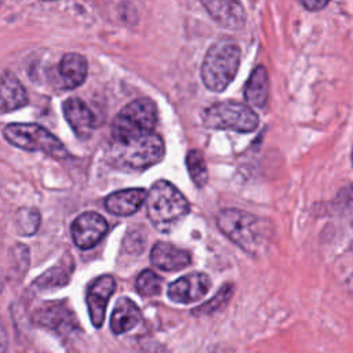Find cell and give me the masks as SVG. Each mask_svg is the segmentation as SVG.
Returning <instances> with one entry per match:
<instances>
[{
  "mask_svg": "<svg viewBox=\"0 0 353 353\" xmlns=\"http://www.w3.org/2000/svg\"><path fill=\"white\" fill-rule=\"evenodd\" d=\"M62 84L68 90H73L81 85L87 77L88 65L87 59L77 52H68L62 57L58 66Z\"/></svg>",
  "mask_w": 353,
  "mask_h": 353,
  "instance_id": "18",
  "label": "cell"
},
{
  "mask_svg": "<svg viewBox=\"0 0 353 353\" xmlns=\"http://www.w3.org/2000/svg\"><path fill=\"white\" fill-rule=\"evenodd\" d=\"M305 8L310 10V11H317L321 10L327 6L328 0H298Z\"/></svg>",
  "mask_w": 353,
  "mask_h": 353,
  "instance_id": "25",
  "label": "cell"
},
{
  "mask_svg": "<svg viewBox=\"0 0 353 353\" xmlns=\"http://www.w3.org/2000/svg\"><path fill=\"white\" fill-rule=\"evenodd\" d=\"M3 135L11 145L28 152H43L54 159H66L69 156L66 148L55 135L34 123L8 124Z\"/></svg>",
  "mask_w": 353,
  "mask_h": 353,
  "instance_id": "6",
  "label": "cell"
},
{
  "mask_svg": "<svg viewBox=\"0 0 353 353\" xmlns=\"http://www.w3.org/2000/svg\"><path fill=\"white\" fill-rule=\"evenodd\" d=\"M208 15L225 29H241L245 25V10L240 0H200Z\"/></svg>",
  "mask_w": 353,
  "mask_h": 353,
  "instance_id": "11",
  "label": "cell"
},
{
  "mask_svg": "<svg viewBox=\"0 0 353 353\" xmlns=\"http://www.w3.org/2000/svg\"><path fill=\"white\" fill-rule=\"evenodd\" d=\"M204 125L214 130H233L237 132H251L258 124V114L240 102H218L205 109L203 114Z\"/></svg>",
  "mask_w": 353,
  "mask_h": 353,
  "instance_id": "7",
  "label": "cell"
},
{
  "mask_svg": "<svg viewBox=\"0 0 353 353\" xmlns=\"http://www.w3.org/2000/svg\"><path fill=\"white\" fill-rule=\"evenodd\" d=\"M48 1H50V0H48Z\"/></svg>",
  "mask_w": 353,
  "mask_h": 353,
  "instance_id": "27",
  "label": "cell"
},
{
  "mask_svg": "<svg viewBox=\"0 0 353 353\" xmlns=\"http://www.w3.org/2000/svg\"><path fill=\"white\" fill-rule=\"evenodd\" d=\"M148 218L160 232H170L189 212L185 196L168 181L154 182L145 197Z\"/></svg>",
  "mask_w": 353,
  "mask_h": 353,
  "instance_id": "2",
  "label": "cell"
},
{
  "mask_svg": "<svg viewBox=\"0 0 353 353\" xmlns=\"http://www.w3.org/2000/svg\"><path fill=\"white\" fill-rule=\"evenodd\" d=\"M141 319H142V314L138 305L127 296L120 298L116 302L112 312L110 330L116 335L125 334L127 331L135 328L139 324Z\"/></svg>",
  "mask_w": 353,
  "mask_h": 353,
  "instance_id": "16",
  "label": "cell"
},
{
  "mask_svg": "<svg viewBox=\"0 0 353 353\" xmlns=\"http://www.w3.org/2000/svg\"><path fill=\"white\" fill-rule=\"evenodd\" d=\"M157 109L152 99L139 98L127 103L113 119L110 127L112 142L127 143L153 132Z\"/></svg>",
  "mask_w": 353,
  "mask_h": 353,
  "instance_id": "4",
  "label": "cell"
},
{
  "mask_svg": "<svg viewBox=\"0 0 353 353\" xmlns=\"http://www.w3.org/2000/svg\"><path fill=\"white\" fill-rule=\"evenodd\" d=\"M135 287L139 295L142 296H156L161 292L163 280L161 277L150 269H146L139 273L135 281Z\"/></svg>",
  "mask_w": 353,
  "mask_h": 353,
  "instance_id": "22",
  "label": "cell"
},
{
  "mask_svg": "<svg viewBox=\"0 0 353 353\" xmlns=\"http://www.w3.org/2000/svg\"><path fill=\"white\" fill-rule=\"evenodd\" d=\"M73 263H59L51 269H48L46 273H43L34 284H37L40 288H51V287H63L69 283L70 272L73 269Z\"/></svg>",
  "mask_w": 353,
  "mask_h": 353,
  "instance_id": "20",
  "label": "cell"
},
{
  "mask_svg": "<svg viewBox=\"0 0 353 353\" xmlns=\"http://www.w3.org/2000/svg\"><path fill=\"white\" fill-rule=\"evenodd\" d=\"M240 58L241 51L234 40L229 37L216 40L205 52L201 65L204 85L215 92L223 91L236 77Z\"/></svg>",
  "mask_w": 353,
  "mask_h": 353,
  "instance_id": "3",
  "label": "cell"
},
{
  "mask_svg": "<svg viewBox=\"0 0 353 353\" xmlns=\"http://www.w3.org/2000/svg\"><path fill=\"white\" fill-rule=\"evenodd\" d=\"M40 225V214L34 208H22L17 215V228L22 234L36 233Z\"/></svg>",
  "mask_w": 353,
  "mask_h": 353,
  "instance_id": "24",
  "label": "cell"
},
{
  "mask_svg": "<svg viewBox=\"0 0 353 353\" xmlns=\"http://www.w3.org/2000/svg\"><path fill=\"white\" fill-rule=\"evenodd\" d=\"M146 197V190L142 188H130L124 190H117L110 193L105 199V207L109 212L127 216L138 211V208L143 204Z\"/></svg>",
  "mask_w": 353,
  "mask_h": 353,
  "instance_id": "15",
  "label": "cell"
},
{
  "mask_svg": "<svg viewBox=\"0 0 353 353\" xmlns=\"http://www.w3.org/2000/svg\"><path fill=\"white\" fill-rule=\"evenodd\" d=\"M70 230L74 244L81 250H90L105 237L108 222L98 212L87 211L73 221Z\"/></svg>",
  "mask_w": 353,
  "mask_h": 353,
  "instance_id": "8",
  "label": "cell"
},
{
  "mask_svg": "<svg viewBox=\"0 0 353 353\" xmlns=\"http://www.w3.org/2000/svg\"><path fill=\"white\" fill-rule=\"evenodd\" d=\"M110 153L119 167L127 170H143L163 160L165 146L160 135L150 132L127 143L113 142Z\"/></svg>",
  "mask_w": 353,
  "mask_h": 353,
  "instance_id": "5",
  "label": "cell"
},
{
  "mask_svg": "<svg viewBox=\"0 0 353 353\" xmlns=\"http://www.w3.org/2000/svg\"><path fill=\"white\" fill-rule=\"evenodd\" d=\"M114 288L116 281L110 274H103L95 279L88 287L87 306L91 323L95 328H99L103 324L106 305L110 295L114 292Z\"/></svg>",
  "mask_w": 353,
  "mask_h": 353,
  "instance_id": "10",
  "label": "cell"
},
{
  "mask_svg": "<svg viewBox=\"0 0 353 353\" xmlns=\"http://www.w3.org/2000/svg\"><path fill=\"white\" fill-rule=\"evenodd\" d=\"M211 287V280L205 273L193 272L171 283L167 294L172 302L192 303L204 298Z\"/></svg>",
  "mask_w": 353,
  "mask_h": 353,
  "instance_id": "9",
  "label": "cell"
},
{
  "mask_svg": "<svg viewBox=\"0 0 353 353\" xmlns=\"http://www.w3.org/2000/svg\"><path fill=\"white\" fill-rule=\"evenodd\" d=\"M28 103V92L22 83L11 73H0V109L15 110Z\"/></svg>",
  "mask_w": 353,
  "mask_h": 353,
  "instance_id": "17",
  "label": "cell"
},
{
  "mask_svg": "<svg viewBox=\"0 0 353 353\" xmlns=\"http://www.w3.org/2000/svg\"><path fill=\"white\" fill-rule=\"evenodd\" d=\"M232 295H233V285L225 284L210 301H207L201 306L196 307V310L193 313L194 314H208L215 310H219L228 303V301L232 298Z\"/></svg>",
  "mask_w": 353,
  "mask_h": 353,
  "instance_id": "23",
  "label": "cell"
},
{
  "mask_svg": "<svg viewBox=\"0 0 353 353\" xmlns=\"http://www.w3.org/2000/svg\"><path fill=\"white\" fill-rule=\"evenodd\" d=\"M150 262L165 272H175L186 268L190 262V254L170 243L159 241L150 251Z\"/></svg>",
  "mask_w": 353,
  "mask_h": 353,
  "instance_id": "14",
  "label": "cell"
},
{
  "mask_svg": "<svg viewBox=\"0 0 353 353\" xmlns=\"http://www.w3.org/2000/svg\"><path fill=\"white\" fill-rule=\"evenodd\" d=\"M34 321L62 335L72 332L77 328L76 317L73 312L65 305V302L46 303L36 312Z\"/></svg>",
  "mask_w": 353,
  "mask_h": 353,
  "instance_id": "12",
  "label": "cell"
},
{
  "mask_svg": "<svg viewBox=\"0 0 353 353\" xmlns=\"http://www.w3.org/2000/svg\"><path fill=\"white\" fill-rule=\"evenodd\" d=\"M244 97L247 102L255 108H265L269 97V77L265 66H256L244 87Z\"/></svg>",
  "mask_w": 353,
  "mask_h": 353,
  "instance_id": "19",
  "label": "cell"
},
{
  "mask_svg": "<svg viewBox=\"0 0 353 353\" xmlns=\"http://www.w3.org/2000/svg\"><path fill=\"white\" fill-rule=\"evenodd\" d=\"M186 167L192 182L197 188H203L208 181V170L203 153L197 149L189 150L186 154Z\"/></svg>",
  "mask_w": 353,
  "mask_h": 353,
  "instance_id": "21",
  "label": "cell"
},
{
  "mask_svg": "<svg viewBox=\"0 0 353 353\" xmlns=\"http://www.w3.org/2000/svg\"><path fill=\"white\" fill-rule=\"evenodd\" d=\"M221 232L248 254H258L265 250L272 236V226L262 218L237 208H225L218 214Z\"/></svg>",
  "mask_w": 353,
  "mask_h": 353,
  "instance_id": "1",
  "label": "cell"
},
{
  "mask_svg": "<svg viewBox=\"0 0 353 353\" xmlns=\"http://www.w3.org/2000/svg\"><path fill=\"white\" fill-rule=\"evenodd\" d=\"M1 290H3V276L0 273V292H1Z\"/></svg>",
  "mask_w": 353,
  "mask_h": 353,
  "instance_id": "26",
  "label": "cell"
},
{
  "mask_svg": "<svg viewBox=\"0 0 353 353\" xmlns=\"http://www.w3.org/2000/svg\"><path fill=\"white\" fill-rule=\"evenodd\" d=\"M63 116L73 130L74 135L80 139H87L95 130V117L85 102L80 98L72 97L62 103Z\"/></svg>",
  "mask_w": 353,
  "mask_h": 353,
  "instance_id": "13",
  "label": "cell"
}]
</instances>
